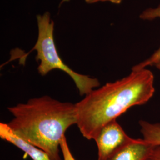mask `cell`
Returning <instances> with one entry per match:
<instances>
[{
  "label": "cell",
  "instance_id": "1",
  "mask_svg": "<svg viewBox=\"0 0 160 160\" xmlns=\"http://www.w3.org/2000/svg\"><path fill=\"white\" fill-rule=\"evenodd\" d=\"M154 92V76L147 68L132 69L125 77L92 90L75 103L80 132L94 139L103 126L132 107L147 103Z\"/></svg>",
  "mask_w": 160,
  "mask_h": 160
},
{
  "label": "cell",
  "instance_id": "2",
  "mask_svg": "<svg viewBox=\"0 0 160 160\" xmlns=\"http://www.w3.org/2000/svg\"><path fill=\"white\" fill-rule=\"evenodd\" d=\"M13 118L7 124L17 135L43 150L51 160H62L60 143L70 126L77 125L76 104L48 96L8 108Z\"/></svg>",
  "mask_w": 160,
  "mask_h": 160
},
{
  "label": "cell",
  "instance_id": "3",
  "mask_svg": "<svg viewBox=\"0 0 160 160\" xmlns=\"http://www.w3.org/2000/svg\"><path fill=\"white\" fill-rule=\"evenodd\" d=\"M37 22L38 38L32 51L37 52L36 60L39 62V73L45 76L53 69L62 70L74 81L81 96H86L98 87L100 84L98 79L75 72L61 59L54 41V23L49 12L37 16Z\"/></svg>",
  "mask_w": 160,
  "mask_h": 160
},
{
  "label": "cell",
  "instance_id": "4",
  "mask_svg": "<svg viewBox=\"0 0 160 160\" xmlns=\"http://www.w3.org/2000/svg\"><path fill=\"white\" fill-rule=\"evenodd\" d=\"M117 120L104 125L94 138L98 149V160H106L121 146L131 140Z\"/></svg>",
  "mask_w": 160,
  "mask_h": 160
},
{
  "label": "cell",
  "instance_id": "5",
  "mask_svg": "<svg viewBox=\"0 0 160 160\" xmlns=\"http://www.w3.org/2000/svg\"><path fill=\"white\" fill-rule=\"evenodd\" d=\"M154 145L143 139H133L116 149L106 160H145Z\"/></svg>",
  "mask_w": 160,
  "mask_h": 160
},
{
  "label": "cell",
  "instance_id": "6",
  "mask_svg": "<svg viewBox=\"0 0 160 160\" xmlns=\"http://www.w3.org/2000/svg\"><path fill=\"white\" fill-rule=\"evenodd\" d=\"M0 138L20 149L33 160H51L43 150L17 135L7 123H0Z\"/></svg>",
  "mask_w": 160,
  "mask_h": 160
},
{
  "label": "cell",
  "instance_id": "7",
  "mask_svg": "<svg viewBox=\"0 0 160 160\" xmlns=\"http://www.w3.org/2000/svg\"><path fill=\"white\" fill-rule=\"evenodd\" d=\"M139 17L144 20H152L156 18H160V3L155 8H148L141 12ZM160 63V46L148 58L142 62L133 66L132 69H141L147 68L148 67L155 66Z\"/></svg>",
  "mask_w": 160,
  "mask_h": 160
},
{
  "label": "cell",
  "instance_id": "8",
  "mask_svg": "<svg viewBox=\"0 0 160 160\" xmlns=\"http://www.w3.org/2000/svg\"><path fill=\"white\" fill-rule=\"evenodd\" d=\"M139 125L145 141L154 145H160V123H151L141 120Z\"/></svg>",
  "mask_w": 160,
  "mask_h": 160
},
{
  "label": "cell",
  "instance_id": "9",
  "mask_svg": "<svg viewBox=\"0 0 160 160\" xmlns=\"http://www.w3.org/2000/svg\"><path fill=\"white\" fill-rule=\"evenodd\" d=\"M60 148L63 155V160H76L70 151L65 136L63 137L61 141Z\"/></svg>",
  "mask_w": 160,
  "mask_h": 160
},
{
  "label": "cell",
  "instance_id": "10",
  "mask_svg": "<svg viewBox=\"0 0 160 160\" xmlns=\"http://www.w3.org/2000/svg\"><path fill=\"white\" fill-rule=\"evenodd\" d=\"M145 160H160V145H155L151 154Z\"/></svg>",
  "mask_w": 160,
  "mask_h": 160
},
{
  "label": "cell",
  "instance_id": "11",
  "mask_svg": "<svg viewBox=\"0 0 160 160\" xmlns=\"http://www.w3.org/2000/svg\"><path fill=\"white\" fill-rule=\"evenodd\" d=\"M87 4H95L99 2H106L109 1L115 4H120L122 2V0H85Z\"/></svg>",
  "mask_w": 160,
  "mask_h": 160
},
{
  "label": "cell",
  "instance_id": "12",
  "mask_svg": "<svg viewBox=\"0 0 160 160\" xmlns=\"http://www.w3.org/2000/svg\"><path fill=\"white\" fill-rule=\"evenodd\" d=\"M155 67H157V68L159 70H160V63H158L157 65H156Z\"/></svg>",
  "mask_w": 160,
  "mask_h": 160
},
{
  "label": "cell",
  "instance_id": "13",
  "mask_svg": "<svg viewBox=\"0 0 160 160\" xmlns=\"http://www.w3.org/2000/svg\"><path fill=\"white\" fill-rule=\"evenodd\" d=\"M63 2H64V1H69V0H63Z\"/></svg>",
  "mask_w": 160,
  "mask_h": 160
}]
</instances>
